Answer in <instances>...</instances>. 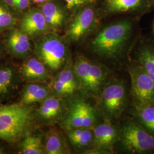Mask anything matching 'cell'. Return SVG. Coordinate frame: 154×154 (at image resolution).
Returning <instances> with one entry per match:
<instances>
[{
  "label": "cell",
  "mask_w": 154,
  "mask_h": 154,
  "mask_svg": "<svg viewBox=\"0 0 154 154\" xmlns=\"http://www.w3.org/2000/svg\"><path fill=\"white\" fill-rule=\"evenodd\" d=\"M41 11L49 27L58 29L61 27L65 19V13L61 8L52 2H46Z\"/></svg>",
  "instance_id": "19"
},
{
  "label": "cell",
  "mask_w": 154,
  "mask_h": 154,
  "mask_svg": "<svg viewBox=\"0 0 154 154\" xmlns=\"http://www.w3.org/2000/svg\"><path fill=\"white\" fill-rule=\"evenodd\" d=\"M45 82H33L27 84L22 91L21 103L28 105L42 102L53 94L50 86Z\"/></svg>",
  "instance_id": "16"
},
{
  "label": "cell",
  "mask_w": 154,
  "mask_h": 154,
  "mask_svg": "<svg viewBox=\"0 0 154 154\" xmlns=\"http://www.w3.org/2000/svg\"><path fill=\"white\" fill-rule=\"evenodd\" d=\"M97 99V109L105 119L111 121L119 118L127 104L125 82L119 79L109 81Z\"/></svg>",
  "instance_id": "5"
},
{
  "label": "cell",
  "mask_w": 154,
  "mask_h": 154,
  "mask_svg": "<svg viewBox=\"0 0 154 154\" xmlns=\"http://www.w3.org/2000/svg\"><path fill=\"white\" fill-rule=\"evenodd\" d=\"M119 140L132 154L154 153V135L137 121H129L123 126Z\"/></svg>",
  "instance_id": "6"
},
{
  "label": "cell",
  "mask_w": 154,
  "mask_h": 154,
  "mask_svg": "<svg viewBox=\"0 0 154 154\" xmlns=\"http://www.w3.org/2000/svg\"><path fill=\"white\" fill-rule=\"evenodd\" d=\"M134 106L154 105V82L138 62L128 67Z\"/></svg>",
  "instance_id": "8"
},
{
  "label": "cell",
  "mask_w": 154,
  "mask_h": 154,
  "mask_svg": "<svg viewBox=\"0 0 154 154\" xmlns=\"http://www.w3.org/2000/svg\"><path fill=\"white\" fill-rule=\"evenodd\" d=\"M73 64L79 90L85 95L97 98L109 81V69L105 65L84 56L77 57Z\"/></svg>",
  "instance_id": "2"
},
{
  "label": "cell",
  "mask_w": 154,
  "mask_h": 154,
  "mask_svg": "<svg viewBox=\"0 0 154 154\" xmlns=\"http://www.w3.org/2000/svg\"><path fill=\"white\" fill-rule=\"evenodd\" d=\"M48 0H33L34 2L35 3H45L48 2Z\"/></svg>",
  "instance_id": "29"
},
{
  "label": "cell",
  "mask_w": 154,
  "mask_h": 154,
  "mask_svg": "<svg viewBox=\"0 0 154 154\" xmlns=\"http://www.w3.org/2000/svg\"><path fill=\"white\" fill-rule=\"evenodd\" d=\"M93 130V148L102 149L111 153L114 144L119 140L120 131L108 119H105L103 122L94 127Z\"/></svg>",
  "instance_id": "11"
},
{
  "label": "cell",
  "mask_w": 154,
  "mask_h": 154,
  "mask_svg": "<svg viewBox=\"0 0 154 154\" xmlns=\"http://www.w3.org/2000/svg\"><path fill=\"white\" fill-rule=\"evenodd\" d=\"M96 13L92 7L86 6L77 12L70 23L67 37L72 42H79L85 38L94 28Z\"/></svg>",
  "instance_id": "9"
},
{
  "label": "cell",
  "mask_w": 154,
  "mask_h": 154,
  "mask_svg": "<svg viewBox=\"0 0 154 154\" xmlns=\"http://www.w3.org/2000/svg\"><path fill=\"white\" fill-rule=\"evenodd\" d=\"M6 45L9 53L19 58H25L30 53L29 35L20 29H11L7 35Z\"/></svg>",
  "instance_id": "13"
},
{
  "label": "cell",
  "mask_w": 154,
  "mask_h": 154,
  "mask_svg": "<svg viewBox=\"0 0 154 154\" xmlns=\"http://www.w3.org/2000/svg\"><path fill=\"white\" fill-rule=\"evenodd\" d=\"M3 2L9 9V8H14L15 9V5L16 2L15 0H3Z\"/></svg>",
  "instance_id": "28"
},
{
  "label": "cell",
  "mask_w": 154,
  "mask_h": 154,
  "mask_svg": "<svg viewBox=\"0 0 154 154\" xmlns=\"http://www.w3.org/2000/svg\"><path fill=\"white\" fill-rule=\"evenodd\" d=\"M16 18L9 9L0 1V32L13 28L16 24Z\"/></svg>",
  "instance_id": "25"
},
{
  "label": "cell",
  "mask_w": 154,
  "mask_h": 154,
  "mask_svg": "<svg viewBox=\"0 0 154 154\" xmlns=\"http://www.w3.org/2000/svg\"><path fill=\"white\" fill-rule=\"evenodd\" d=\"M32 120V110L25 105L0 107V139L14 141L26 131Z\"/></svg>",
  "instance_id": "4"
},
{
  "label": "cell",
  "mask_w": 154,
  "mask_h": 154,
  "mask_svg": "<svg viewBox=\"0 0 154 154\" xmlns=\"http://www.w3.org/2000/svg\"><path fill=\"white\" fill-rule=\"evenodd\" d=\"M4 154V152H3V151L1 149H0V154Z\"/></svg>",
  "instance_id": "30"
},
{
  "label": "cell",
  "mask_w": 154,
  "mask_h": 154,
  "mask_svg": "<svg viewBox=\"0 0 154 154\" xmlns=\"http://www.w3.org/2000/svg\"><path fill=\"white\" fill-rule=\"evenodd\" d=\"M69 8H72L82 5L88 3L93 2L95 0H64Z\"/></svg>",
  "instance_id": "26"
},
{
  "label": "cell",
  "mask_w": 154,
  "mask_h": 154,
  "mask_svg": "<svg viewBox=\"0 0 154 154\" xmlns=\"http://www.w3.org/2000/svg\"><path fill=\"white\" fill-rule=\"evenodd\" d=\"M45 153L65 154L70 153V150L63 135L56 128H50L45 140Z\"/></svg>",
  "instance_id": "18"
},
{
  "label": "cell",
  "mask_w": 154,
  "mask_h": 154,
  "mask_svg": "<svg viewBox=\"0 0 154 154\" xmlns=\"http://www.w3.org/2000/svg\"><path fill=\"white\" fill-rule=\"evenodd\" d=\"M21 152L23 154H44V145L41 138L35 135H27L21 144Z\"/></svg>",
  "instance_id": "23"
},
{
  "label": "cell",
  "mask_w": 154,
  "mask_h": 154,
  "mask_svg": "<svg viewBox=\"0 0 154 154\" xmlns=\"http://www.w3.org/2000/svg\"><path fill=\"white\" fill-rule=\"evenodd\" d=\"M20 73L25 79L33 82H46L50 78L48 68L37 57L25 61L20 68Z\"/></svg>",
  "instance_id": "15"
},
{
  "label": "cell",
  "mask_w": 154,
  "mask_h": 154,
  "mask_svg": "<svg viewBox=\"0 0 154 154\" xmlns=\"http://www.w3.org/2000/svg\"><path fill=\"white\" fill-rule=\"evenodd\" d=\"M50 86L53 94L63 98L73 95L79 90V83L71 60H69L51 80Z\"/></svg>",
  "instance_id": "10"
},
{
  "label": "cell",
  "mask_w": 154,
  "mask_h": 154,
  "mask_svg": "<svg viewBox=\"0 0 154 154\" xmlns=\"http://www.w3.org/2000/svg\"><path fill=\"white\" fill-rule=\"evenodd\" d=\"M65 110L66 103L63 97L52 94L41 102L37 116L45 123H53L61 119Z\"/></svg>",
  "instance_id": "12"
},
{
  "label": "cell",
  "mask_w": 154,
  "mask_h": 154,
  "mask_svg": "<svg viewBox=\"0 0 154 154\" xmlns=\"http://www.w3.org/2000/svg\"><path fill=\"white\" fill-rule=\"evenodd\" d=\"M142 0H107V6L113 12H124L137 8Z\"/></svg>",
  "instance_id": "24"
},
{
  "label": "cell",
  "mask_w": 154,
  "mask_h": 154,
  "mask_svg": "<svg viewBox=\"0 0 154 154\" xmlns=\"http://www.w3.org/2000/svg\"><path fill=\"white\" fill-rule=\"evenodd\" d=\"M67 137L75 149L86 152L93 148L94 132L93 128H78L67 131Z\"/></svg>",
  "instance_id": "17"
},
{
  "label": "cell",
  "mask_w": 154,
  "mask_h": 154,
  "mask_svg": "<svg viewBox=\"0 0 154 154\" xmlns=\"http://www.w3.org/2000/svg\"><path fill=\"white\" fill-rule=\"evenodd\" d=\"M35 53L48 69L53 72L61 70L69 60L66 41L54 32L41 35L35 45Z\"/></svg>",
  "instance_id": "3"
},
{
  "label": "cell",
  "mask_w": 154,
  "mask_h": 154,
  "mask_svg": "<svg viewBox=\"0 0 154 154\" xmlns=\"http://www.w3.org/2000/svg\"></svg>",
  "instance_id": "31"
},
{
  "label": "cell",
  "mask_w": 154,
  "mask_h": 154,
  "mask_svg": "<svg viewBox=\"0 0 154 154\" xmlns=\"http://www.w3.org/2000/svg\"><path fill=\"white\" fill-rule=\"evenodd\" d=\"M136 121L154 135V105L134 106Z\"/></svg>",
  "instance_id": "20"
},
{
  "label": "cell",
  "mask_w": 154,
  "mask_h": 154,
  "mask_svg": "<svg viewBox=\"0 0 154 154\" xmlns=\"http://www.w3.org/2000/svg\"><path fill=\"white\" fill-rule=\"evenodd\" d=\"M48 28L41 11L33 9L22 18L20 29L29 36H37L47 33Z\"/></svg>",
  "instance_id": "14"
},
{
  "label": "cell",
  "mask_w": 154,
  "mask_h": 154,
  "mask_svg": "<svg viewBox=\"0 0 154 154\" xmlns=\"http://www.w3.org/2000/svg\"><path fill=\"white\" fill-rule=\"evenodd\" d=\"M30 1V0H15V9L20 11L25 10L29 5Z\"/></svg>",
  "instance_id": "27"
},
{
  "label": "cell",
  "mask_w": 154,
  "mask_h": 154,
  "mask_svg": "<svg viewBox=\"0 0 154 154\" xmlns=\"http://www.w3.org/2000/svg\"><path fill=\"white\" fill-rule=\"evenodd\" d=\"M137 62L154 82V47L152 45H146L140 49Z\"/></svg>",
  "instance_id": "21"
},
{
  "label": "cell",
  "mask_w": 154,
  "mask_h": 154,
  "mask_svg": "<svg viewBox=\"0 0 154 154\" xmlns=\"http://www.w3.org/2000/svg\"><path fill=\"white\" fill-rule=\"evenodd\" d=\"M17 83V75L11 67L0 68V98L5 97L14 88Z\"/></svg>",
  "instance_id": "22"
},
{
  "label": "cell",
  "mask_w": 154,
  "mask_h": 154,
  "mask_svg": "<svg viewBox=\"0 0 154 154\" xmlns=\"http://www.w3.org/2000/svg\"><path fill=\"white\" fill-rule=\"evenodd\" d=\"M99 115L97 109L86 100L77 98L72 101L61 126L66 131L78 128H93L98 122Z\"/></svg>",
  "instance_id": "7"
},
{
  "label": "cell",
  "mask_w": 154,
  "mask_h": 154,
  "mask_svg": "<svg viewBox=\"0 0 154 154\" xmlns=\"http://www.w3.org/2000/svg\"><path fill=\"white\" fill-rule=\"evenodd\" d=\"M132 23L122 20L106 25L90 42L95 54L106 60H118L121 57L132 34Z\"/></svg>",
  "instance_id": "1"
}]
</instances>
